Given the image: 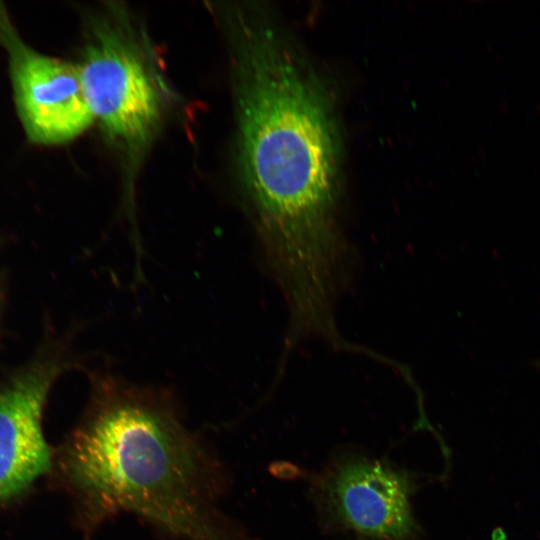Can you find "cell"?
Here are the masks:
<instances>
[{
    "instance_id": "cell-1",
    "label": "cell",
    "mask_w": 540,
    "mask_h": 540,
    "mask_svg": "<svg viewBox=\"0 0 540 540\" xmlns=\"http://www.w3.org/2000/svg\"><path fill=\"white\" fill-rule=\"evenodd\" d=\"M232 24L238 161L262 259L290 324L324 327L335 319L353 259L340 220L332 95L275 19L238 10Z\"/></svg>"
},
{
    "instance_id": "cell-2",
    "label": "cell",
    "mask_w": 540,
    "mask_h": 540,
    "mask_svg": "<svg viewBox=\"0 0 540 540\" xmlns=\"http://www.w3.org/2000/svg\"><path fill=\"white\" fill-rule=\"evenodd\" d=\"M90 379L59 461L87 536L130 514L177 540H253L223 509L225 465L171 392L108 371Z\"/></svg>"
},
{
    "instance_id": "cell-3",
    "label": "cell",
    "mask_w": 540,
    "mask_h": 540,
    "mask_svg": "<svg viewBox=\"0 0 540 540\" xmlns=\"http://www.w3.org/2000/svg\"><path fill=\"white\" fill-rule=\"evenodd\" d=\"M424 477L360 448L334 450L308 477V496L325 535L347 540H421L414 498Z\"/></svg>"
},
{
    "instance_id": "cell-4",
    "label": "cell",
    "mask_w": 540,
    "mask_h": 540,
    "mask_svg": "<svg viewBox=\"0 0 540 540\" xmlns=\"http://www.w3.org/2000/svg\"><path fill=\"white\" fill-rule=\"evenodd\" d=\"M78 68L94 119L127 149L145 145L160 120V101L132 38L115 24L97 23Z\"/></svg>"
},
{
    "instance_id": "cell-5",
    "label": "cell",
    "mask_w": 540,
    "mask_h": 540,
    "mask_svg": "<svg viewBox=\"0 0 540 540\" xmlns=\"http://www.w3.org/2000/svg\"><path fill=\"white\" fill-rule=\"evenodd\" d=\"M0 13V34L9 51L19 115L28 137L39 144L67 142L93 122L78 65L35 52Z\"/></svg>"
},
{
    "instance_id": "cell-6",
    "label": "cell",
    "mask_w": 540,
    "mask_h": 540,
    "mask_svg": "<svg viewBox=\"0 0 540 540\" xmlns=\"http://www.w3.org/2000/svg\"><path fill=\"white\" fill-rule=\"evenodd\" d=\"M61 369L55 361L38 364L0 390V503L20 494L51 468L42 415Z\"/></svg>"
}]
</instances>
